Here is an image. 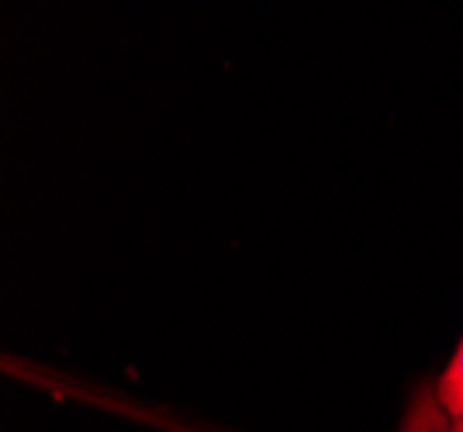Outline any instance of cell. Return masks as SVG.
Here are the masks:
<instances>
[{"label": "cell", "mask_w": 463, "mask_h": 432, "mask_svg": "<svg viewBox=\"0 0 463 432\" xmlns=\"http://www.w3.org/2000/svg\"><path fill=\"white\" fill-rule=\"evenodd\" d=\"M439 432H463V422H453V426H446V429H439Z\"/></svg>", "instance_id": "7a4b0ae2"}, {"label": "cell", "mask_w": 463, "mask_h": 432, "mask_svg": "<svg viewBox=\"0 0 463 432\" xmlns=\"http://www.w3.org/2000/svg\"><path fill=\"white\" fill-rule=\"evenodd\" d=\"M453 422H463V339L436 384L411 401L402 432H439Z\"/></svg>", "instance_id": "6da1fadb"}]
</instances>
